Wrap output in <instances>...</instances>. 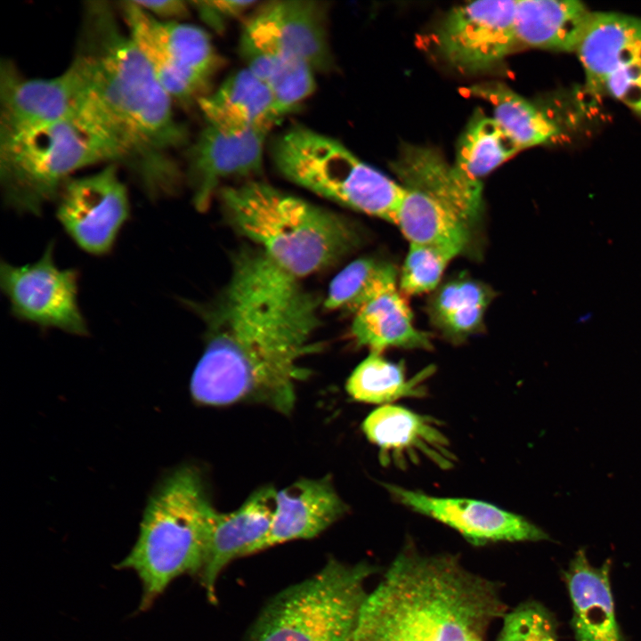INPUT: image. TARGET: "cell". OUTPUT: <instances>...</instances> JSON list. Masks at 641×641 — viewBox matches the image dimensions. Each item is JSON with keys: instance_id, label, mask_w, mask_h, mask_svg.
Here are the masks:
<instances>
[{"instance_id": "obj_1", "label": "cell", "mask_w": 641, "mask_h": 641, "mask_svg": "<svg viewBox=\"0 0 641 641\" xmlns=\"http://www.w3.org/2000/svg\"><path fill=\"white\" fill-rule=\"evenodd\" d=\"M320 301L260 248L238 253L219 296L193 304L206 323L193 399L215 406L253 402L290 413L296 385L309 373L300 363L321 349L313 340Z\"/></svg>"}, {"instance_id": "obj_2", "label": "cell", "mask_w": 641, "mask_h": 641, "mask_svg": "<svg viewBox=\"0 0 641 641\" xmlns=\"http://www.w3.org/2000/svg\"><path fill=\"white\" fill-rule=\"evenodd\" d=\"M71 64L85 87L81 110L112 143L125 166L152 199L177 191L181 171L173 157L188 139L174 99L158 82L114 8L87 2Z\"/></svg>"}, {"instance_id": "obj_3", "label": "cell", "mask_w": 641, "mask_h": 641, "mask_svg": "<svg viewBox=\"0 0 641 641\" xmlns=\"http://www.w3.org/2000/svg\"><path fill=\"white\" fill-rule=\"evenodd\" d=\"M506 613L498 583L409 544L368 595L352 641H484Z\"/></svg>"}, {"instance_id": "obj_4", "label": "cell", "mask_w": 641, "mask_h": 641, "mask_svg": "<svg viewBox=\"0 0 641 641\" xmlns=\"http://www.w3.org/2000/svg\"><path fill=\"white\" fill-rule=\"evenodd\" d=\"M219 194L236 231L297 279L335 264L359 243L342 216L269 183L249 181Z\"/></svg>"}, {"instance_id": "obj_5", "label": "cell", "mask_w": 641, "mask_h": 641, "mask_svg": "<svg viewBox=\"0 0 641 641\" xmlns=\"http://www.w3.org/2000/svg\"><path fill=\"white\" fill-rule=\"evenodd\" d=\"M215 508L199 473L184 467L171 474L145 508L136 543L118 564L142 585L140 607L149 608L175 578L199 574Z\"/></svg>"}, {"instance_id": "obj_6", "label": "cell", "mask_w": 641, "mask_h": 641, "mask_svg": "<svg viewBox=\"0 0 641 641\" xmlns=\"http://www.w3.org/2000/svg\"><path fill=\"white\" fill-rule=\"evenodd\" d=\"M101 162L116 164L115 150L81 110L54 124L0 137L4 201L18 212L40 215L74 172Z\"/></svg>"}, {"instance_id": "obj_7", "label": "cell", "mask_w": 641, "mask_h": 641, "mask_svg": "<svg viewBox=\"0 0 641 641\" xmlns=\"http://www.w3.org/2000/svg\"><path fill=\"white\" fill-rule=\"evenodd\" d=\"M271 158L288 181L353 210L394 222L404 187L337 139L295 125L273 139Z\"/></svg>"}, {"instance_id": "obj_8", "label": "cell", "mask_w": 641, "mask_h": 641, "mask_svg": "<svg viewBox=\"0 0 641 641\" xmlns=\"http://www.w3.org/2000/svg\"><path fill=\"white\" fill-rule=\"evenodd\" d=\"M368 563L330 560L313 576L277 594L246 641H352L375 572Z\"/></svg>"}, {"instance_id": "obj_9", "label": "cell", "mask_w": 641, "mask_h": 641, "mask_svg": "<svg viewBox=\"0 0 641 641\" xmlns=\"http://www.w3.org/2000/svg\"><path fill=\"white\" fill-rule=\"evenodd\" d=\"M127 31L174 100L189 102L208 84L219 57L208 34L198 26L159 20L133 0L120 3Z\"/></svg>"}, {"instance_id": "obj_10", "label": "cell", "mask_w": 641, "mask_h": 641, "mask_svg": "<svg viewBox=\"0 0 641 641\" xmlns=\"http://www.w3.org/2000/svg\"><path fill=\"white\" fill-rule=\"evenodd\" d=\"M51 241L35 263L14 266L2 262L0 285L19 319L43 328L85 336L87 325L77 302V272L60 269Z\"/></svg>"}, {"instance_id": "obj_11", "label": "cell", "mask_w": 641, "mask_h": 641, "mask_svg": "<svg viewBox=\"0 0 641 641\" xmlns=\"http://www.w3.org/2000/svg\"><path fill=\"white\" fill-rule=\"evenodd\" d=\"M56 216L79 247L104 255L130 215L128 192L110 163L89 175L70 178L57 198Z\"/></svg>"}, {"instance_id": "obj_12", "label": "cell", "mask_w": 641, "mask_h": 641, "mask_svg": "<svg viewBox=\"0 0 641 641\" xmlns=\"http://www.w3.org/2000/svg\"><path fill=\"white\" fill-rule=\"evenodd\" d=\"M516 0H487L452 9L438 28L437 48L463 72H478L499 63L518 43Z\"/></svg>"}, {"instance_id": "obj_13", "label": "cell", "mask_w": 641, "mask_h": 641, "mask_svg": "<svg viewBox=\"0 0 641 641\" xmlns=\"http://www.w3.org/2000/svg\"><path fill=\"white\" fill-rule=\"evenodd\" d=\"M188 150L187 179L199 211L209 207L221 181L263 171L265 143L272 126L205 121Z\"/></svg>"}, {"instance_id": "obj_14", "label": "cell", "mask_w": 641, "mask_h": 641, "mask_svg": "<svg viewBox=\"0 0 641 641\" xmlns=\"http://www.w3.org/2000/svg\"><path fill=\"white\" fill-rule=\"evenodd\" d=\"M85 99L83 81L70 63L60 75L28 78L9 60L0 63V137L44 127L75 115Z\"/></svg>"}, {"instance_id": "obj_15", "label": "cell", "mask_w": 641, "mask_h": 641, "mask_svg": "<svg viewBox=\"0 0 641 641\" xmlns=\"http://www.w3.org/2000/svg\"><path fill=\"white\" fill-rule=\"evenodd\" d=\"M385 488L401 505L454 529L475 546L548 539L547 532L526 518L488 502L436 497L394 484H385Z\"/></svg>"}, {"instance_id": "obj_16", "label": "cell", "mask_w": 641, "mask_h": 641, "mask_svg": "<svg viewBox=\"0 0 641 641\" xmlns=\"http://www.w3.org/2000/svg\"><path fill=\"white\" fill-rule=\"evenodd\" d=\"M362 431L385 466L404 469L426 460L447 470L456 463L448 437L430 416L385 404L367 416Z\"/></svg>"}, {"instance_id": "obj_17", "label": "cell", "mask_w": 641, "mask_h": 641, "mask_svg": "<svg viewBox=\"0 0 641 641\" xmlns=\"http://www.w3.org/2000/svg\"><path fill=\"white\" fill-rule=\"evenodd\" d=\"M328 6L304 0H277L258 7L244 25L288 58L328 71L333 56L328 37Z\"/></svg>"}, {"instance_id": "obj_18", "label": "cell", "mask_w": 641, "mask_h": 641, "mask_svg": "<svg viewBox=\"0 0 641 641\" xmlns=\"http://www.w3.org/2000/svg\"><path fill=\"white\" fill-rule=\"evenodd\" d=\"M276 493L271 486L262 487L235 511L213 513L199 574L212 603L216 601L215 583L225 566L237 557L254 554L267 535L275 512Z\"/></svg>"}, {"instance_id": "obj_19", "label": "cell", "mask_w": 641, "mask_h": 641, "mask_svg": "<svg viewBox=\"0 0 641 641\" xmlns=\"http://www.w3.org/2000/svg\"><path fill=\"white\" fill-rule=\"evenodd\" d=\"M404 188L441 202L471 225L483 207V185L466 179L435 150L404 144L391 164Z\"/></svg>"}, {"instance_id": "obj_20", "label": "cell", "mask_w": 641, "mask_h": 641, "mask_svg": "<svg viewBox=\"0 0 641 641\" xmlns=\"http://www.w3.org/2000/svg\"><path fill=\"white\" fill-rule=\"evenodd\" d=\"M347 510L329 477L301 479L277 491L271 528L255 553L282 542L315 537Z\"/></svg>"}, {"instance_id": "obj_21", "label": "cell", "mask_w": 641, "mask_h": 641, "mask_svg": "<svg viewBox=\"0 0 641 641\" xmlns=\"http://www.w3.org/2000/svg\"><path fill=\"white\" fill-rule=\"evenodd\" d=\"M587 85L602 92L608 76L641 61V19L615 12H593L576 51Z\"/></svg>"}, {"instance_id": "obj_22", "label": "cell", "mask_w": 641, "mask_h": 641, "mask_svg": "<svg viewBox=\"0 0 641 641\" xmlns=\"http://www.w3.org/2000/svg\"><path fill=\"white\" fill-rule=\"evenodd\" d=\"M397 284L384 287L353 314L351 331L355 342L377 353L390 347L432 348L429 335L414 325L412 312Z\"/></svg>"}, {"instance_id": "obj_23", "label": "cell", "mask_w": 641, "mask_h": 641, "mask_svg": "<svg viewBox=\"0 0 641 641\" xmlns=\"http://www.w3.org/2000/svg\"><path fill=\"white\" fill-rule=\"evenodd\" d=\"M593 12L576 0H516L515 32L519 44L576 52Z\"/></svg>"}, {"instance_id": "obj_24", "label": "cell", "mask_w": 641, "mask_h": 641, "mask_svg": "<svg viewBox=\"0 0 641 641\" xmlns=\"http://www.w3.org/2000/svg\"><path fill=\"white\" fill-rule=\"evenodd\" d=\"M567 584L578 641H620L608 564L594 567L580 550L567 572Z\"/></svg>"}, {"instance_id": "obj_25", "label": "cell", "mask_w": 641, "mask_h": 641, "mask_svg": "<svg viewBox=\"0 0 641 641\" xmlns=\"http://www.w3.org/2000/svg\"><path fill=\"white\" fill-rule=\"evenodd\" d=\"M410 244L440 247L459 255L470 240V225L441 202L404 188L394 222Z\"/></svg>"}, {"instance_id": "obj_26", "label": "cell", "mask_w": 641, "mask_h": 641, "mask_svg": "<svg viewBox=\"0 0 641 641\" xmlns=\"http://www.w3.org/2000/svg\"><path fill=\"white\" fill-rule=\"evenodd\" d=\"M491 299L492 291L488 286L461 274L434 291L427 303V315L444 337L462 342L483 328Z\"/></svg>"}, {"instance_id": "obj_27", "label": "cell", "mask_w": 641, "mask_h": 641, "mask_svg": "<svg viewBox=\"0 0 641 641\" xmlns=\"http://www.w3.org/2000/svg\"><path fill=\"white\" fill-rule=\"evenodd\" d=\"M198 104L204 118H226L249 126H273L279 119L268 85L247 68L231 73Z\"/></svg>"}, {"instance_id": "obj_28", "label": "cell", "mask_w": 641, "mask_h": 641, "mask_svg": "<svg viewBox=\"0 0 641 641\" xmlns=\"http://www.w3.org/2000/svg\"><path fill=\"white\" fill-rule=\"evenodd\" d=\"M433 372L434 369L427 367L408 377L403 363L390 361L382 353L370 352L351 373L345 388L355 401L385 405L402 398L425 396V381Z\"/></svg>"}, {"instance_id": "obj_29", "label": "cell", "mask_w": 641, "mask_h": 641, "mask_svg": "<svg viewBox=\"0 0 641 641\" xmlns=\"http://www.w3.org/2000/svg\"><path fill=\"white\" fill-rule=\"evenodd\" d=\"M471 94L486 101L493 118L513 137L521 150L545 143L559 127L529 101L499 82L475 85Z\"/></svg>"}, {"instance_id": "obj_30", "label": "cell", "mask_w": 641, "mask_h": 641, "mask_svg": "<svg viewBox=\"0 0 641 641\" xmlns=\"http://www.w3.org/2000/svg\"><path fill=\"white\" fill-rule=\"evenodd\" d=\"M521 150L513 137L493 117L477 113L458 141L456 169L470 182L481 179Z\"/></svg>"}, {"instance_id": "obj_31", "label": "cell", "mask_w": 641, "mask_h": 641, "mask_svg": "<svg viewBox=\"0 0 641 641\" xmlns=\"http://www.w3.org/2000/svg\"><path fill=\"white\" fill-rule=\"evenodd\" d=\"M391 264L375 258H359L346 265L330 282L323 302L329 310L355 313L376 293L397 281Z\"/></svg>"}, {"instance_id": "obj_32", "label": "cell", "mask_w": 641, "mask_h": 641, "mask_svg": "<svg viewBox=\"0 0 641 641\" xmlns=\"http://www.w3.org/2000/svg\"><path fill=\"white\" fill-rule=\"evenodd\" d=\"M457 256L440 247L410 244L399 275L401 290L411 296L434 291L448 264Z\"/></svg>"}, {"instance_id": "obj_33", "label": "cell", "mask_w": 641, "mask_h": 641, "mask_svg": "<svg viewBox=\"0 0 641 641\" xmlns=\"http://www.w3.org/2000/svg\"><path fill=\"white\" fill-rule=\"evenodd\" d=\"M502 620L497 641H557L548 613L534 602L517 605Z\"/></svg>"}, {"instance_id": "obj_34", "label": "cell", "mask_w": 641, "mask_h": 641, "mask_svg": "<svg viewBox=\"0 0 641 641\" xmlns=\"http://www.w3.org/2000/svg\"><path fill=\"white\" fill-rule=\"evenodd\" d=\"M602 92L622 101L641 116V61L608 76Z\"/></svg>"}, {"instance_id": "obj_35", "label": "cell", "mask_w": 641, "mask_h": 641, "mask_svg": "<svg viewBox=\"0 0 641 641\" xmlns=\"http://www.w3.org/2000/svg\"><path fill=\"white\" fill-rule=\"evenodd\" d=\"M191 6L212 29L222 32L228 21L237 19L251 9L256 1L213 0L191 1Z\"/></svg>"}, {"instance_id": "obj_36", "label": "cell", "mask_w": 641, "mask_h": 641, "mask_svg": "<svg viewBox=\"0 0 641 641\" xmlns=\"http://www.w3.org/2000/svg\"><path fill=\"white\" fill-rule=\"evenodd\" d=\"M152 17L164 21H174L188 17L191 4L183 0H133Z\"/></svg>"}]
</instances>
